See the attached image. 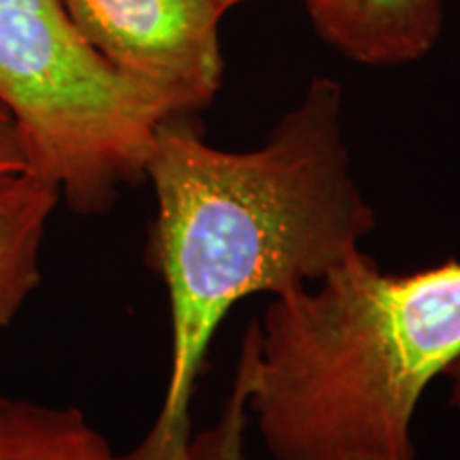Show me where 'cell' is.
Listing matches in <instances>:
<instances>
[{
  "mask_svg": "<svg viewBox=\"0 0 460 460\" xmlns=\"http://www.w3.org/2000/svg\"><path fill=\"white\" fill-rule=\"evenodd\" d=\"M146 177L156 199L149 261L171 305V373L156 422L124 460H183L200 369L230 309L318 284L358 254L377 220L356 183L343 88L331 77H315L245 152L207 143L186 115L164 119Z\"/></svg>",
  "mask_w": 460,
  "mask_h": 460,
  "instance_id": "6da1fadb",
  "label": "cell"
},
{
  "mask_svg": "<svg viewBox=\"0 0 460 460\" xmlns=\"http://www.w3.org/2000/svg\"><path fill=\"white\" fill-rule=\"evenodd\" d=\"M458 356L460 261L386 273L360 250L275 296L237 365L273 460H418V405Z\"/></svg>",
  "mask_w": 460,
  "mask_h": 460,
  "instance_id": "7a4b0ae2",
  "label": "cell"
},
{
  "mask_svg": "<svg viewBox=\"0 0 460 460\" xmlns=\"http://www.w3.org/2000/svg\"><path fill=\"white\" fill-rule=\"evenodd\" d=\"M0 102L28 169L54 180L82 216L105 214L119 188L146 177L154 137L175 118L90 48L62 0H0Z\"/></svg>",
  "mask_w": 460,
  "mask_h": 460,
  "instance_id": "3957f363",
  "label": "cell"
},
{
  "mask_svg": "<svg viewBox=\"0 0 460 460\" xmlns=\"http://www.w3.org/2000/svg\"><path fill=\"white\" fill-rule=\"evenodd\" d=\"M90 48L169 111H203L222 88L217 0H62Z\"/></svg>",
  "mask_w": 460,
  "mask_h": 460,
  "instance_id": "277c9868",
  "label": "cell"
},
{
  "mask_svg": "<svg viewBox=\"0 0 460 460\" xmlns=\"http://www.w3.org/2000/svg\"><path fill=\"white\" fill-rule=\"evenodd\" d=\"M315 31L349 60L399 66L424 58L444 26V0H305Z\"/></svg>",
  "mask_w": 460,
  "mask_h": 460,
  "instance_id": "5b68a950",
  "label": "cell"
},
{
  "mask_svg": "<svg viewBox=\"0 0 460 460\" xmlns=\"http://www.w3.org/2000/svg\"><path fill=\"white\" fill-rule=\"evenodd\" d=\"M60 199V186L41 172H0V332L39 284L45 228Z\"/></svg>",
  "mask_w": 460,
  "mask_h": 460,
  "instance_id": "8992f818",
  "label": "cell"
},
{
  "mask_svg": "<svg viewBox=\"0 0 460 460\" xmlns=\"http://www.w3.org/2000/svg\"><path fill=\"white\" fill-rule=\"evenodd\" d=\"M0 460H124L75 407L0 396Z\"/></svg>",
  "mask_w": 460,
  "mask_h": 460,
  "instance_id": "52a82bcc",
  "label": "cell"
},
{
  "mask_svg": "<svg viewBox=\"0 0 460 460\" xmlns=\"http://www.w3.org/2000/svg\"><path fill=\"white\" fill-rule=\"evenodd\" d=\"M250 422L247 410V377L237 365L233 388L224 401L220 416L209 429L190 437L183 460H247L245 430Z\"/></svg>",
  "mask_w": 460,
  "mask_h": 460,
  "instance_id": "ba28073f",
  "label": "cell"
},
{
  "mask_svg": "<svg viewBox=\"0 0 460 460\" xmlns=\"http://www.w3.org/2000/svg\"><path fill=\"white\" fill-rule=\"evenodd\" d=\"M28 169L26 146L13 115L0 102V172Z\"/></svg>",
  "mask_w": 460,
  "mask_h": 460,
  "instance_id": "9c48e42d",
  "label": "cell"
},
{
  "mask_svg": "<svg viewBox=\"0 0 460 460\" xmlns=\"http://www.w3.org/2000/svg\"><path fill=\"white\" fill-rule=\"evenodd\" d=\"M444 377L450 382V405L460 413V356L447 367Z\"/></svg>",
  "mask_w": 460,
  "mask_h": 460,
  "instance_id": "30bf717a",
  "label": "cell"
},
{
  "mask_svg": "<svg viewBox=\"0 0 460 460\" xmlns=\"http://www.w3.org/2000/svg\"><path fill=\"white\" fill-rule=\"evenodd\" d=\"M217 3H220L222 4V7L224 9H233L234 7V4H241V3H247V0H217Z\"/></svg>",
  "mask_w": 460,
  "mask_h": 460,
  "instance_id": "8fae6325",
  "label": "cell"
}]
</instances>
